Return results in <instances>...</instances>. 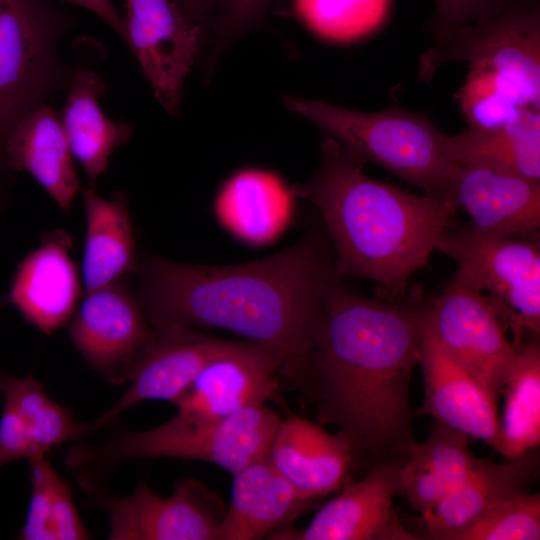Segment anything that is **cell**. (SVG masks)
I'll list each match as a JSON object with an SVG mask.
<instances>
[{
	"label": "cell",
	"instance_id": "cell-4",
	"mask_svg": "<svg viewBox=\"0 0 540 540\" xmlns=\"http://www.w3.org/2000/svg\"><path fill=\"white\" fill-rule=\"evenodd\" d=\"M281 418L266 404L221 420L195 423L175 415L145 431L115 428L96 445H74L66 465L82 489L100 494L116 466L129 461L180 458L217 465L234 475L267 459Z\"/></svg>",
	"mask_w": 540,
	"mask_h": 540
},
{
	"label": "cell",
	"instance_id": "cell-35",
	"mask_svg": "<svg viewBox=\"0 0 540 540\" xmlns=\"http://www.w3.org/2000/svg\"><path fill=\"white\" fill-rule=\"evenodd\" d=\"M40 455L23 419L8 402L3 401L0 417V467L15 460H30Z\"/></svg>",
	"mask_w": 540,
	"mask_h": 540
},
{
	"label": "cell",
	"instance_id": "cell-10",
	"mask_svg": "<svg viewBox=\"0 0 540 540\" xmlns=\"http://www.w3.org/2000/svg\"><path fill=\"white\" fill-rule=\"evenodd\" d=\"M85 294L66 326L69 339L109 384L128 383L155 329L123 279Z\"/></svg>",
	"mask_w": 540,
	"mask_h": 540
},
{
	"label": "cell",
	"instance_id": "cell-26",
	"mask_svg": "<svg viewBox=\"0 0 540 540\" xmlns=\"http://www.w3.org/2000/svg\"><path fill=\"white\" fill-rule=\"evenodd\" d=\"M106 84L93 70L78 68L67 89L61 123L74 158L91 185L107 171L115 148L131 135L127 123L114 122L102 111L98 99Z\"/></svg>",
	"mask_w": 540,
	"mask_h": 540
},
{
	"label": "cell",
	"instance_id": "cell-19",
	"mask_svg": "<svg viewBox=\"0 0 540 540\" xmlns=\"http://www.w3.org/2000/svg\"><path fill=\"white\" fill-rule=\"evenodd\" d=\"M357 456L342 432L298 416L282 419L268 461L303 497L315 500L343 486Z\"/></svg>",
	"mask_w": 540,
	"mask_h": 540
},
{
	"label": "cell",
	"instance_id": "cell-27",
	"mask_svg": "<svg viewBox=\"0 0 540 540\" xmlns=\"http://www.w3.org/2000/svg\"><path fill=\"white\" fill-rule=\"evenodd\" d=\"M291 211L289 191L275 175L247 170L222 189L217 212L236 235L250 242H267L286 225Z\"/></svg>",
	"mask_w": 540,
	"mask_h": 540
},
{
	"label": "cell",
	"instance_id": "cell-17",
	"mask_svg": "<svg viewBox=\"0 0 540 540\" xmlns=\"http://www.w3.org/2000/svg\"><path fill=\"white\" fill-rule=\"evenodd\" d=\"M64 230L46 234L18 264L7 301L42 334L66 327L81 297V279Z\"/></svg>",
	"mask_w": 540,
	"mask_h": 540
},
{
	"label": "cell",
	"instance_id": "cell-14",
	"mask_svg": "<svg viewBox=\"0 0 540 540\" xmlns=\"http://www.w3.org/2000/svg\"><path fill=\"white\" fill-rule=\"evenodd\" d=\"M400 464H377L322 506L303 530L281 529L272 539L411 540L393 508L399 494Z\"/></svg>",
	"mask_w": 540,
	"mask_h": 540
},
{
	"label": "cell",
	"instance_id": "cell-30",
	"mask_svg": "<svg viewBox=\"0 0 540 540\" xmlns=\"http://www.w3.org/2000/svg\"><path fill=\"white\" fill-rule=\"evenodd\" d=\"M0 392L27 425L41 455L67 442L82 441L90 435L88 424L71 410L53 400L31 371L16 377L0 371Z\"/></svg>",
	"mask_w": 540,
	"mask_h": 540
},
{
	"label": "cell",
	"instance_id": "cell-2",
	"mask_svg": "<svg viewBox=\"0 0 540 540\" xmlns=\"http://www.w3.org/2000/svg\"><path fill=\"white\" fill-rule=\"evenodd\" d=\"M337 272L323 240L308 232L264 259L206 266L143 255L136 296L154 329L220 328L288 355L311 351L323 296Z\"/></svg>",
	"mask_w": 540,
	"mask_h": 540
},
{
	"label": "cell",
	"instance_id": "cell-6",
	"mask_svg": "<svg viewBox=\"0 0 540 540\" xmlns=\"http://www.w3.org/2000/svg\"><path fill=\"white\" fill-rule=\"evenodd\" d=\"M75 26L46 0H0V143L49 95L69 88L77 69L58 46Z\"/></svg>",
	"mask_w": 540,
	"mask_h": 540
},
{
	"label": "cell",
	"instance_id": "cell-38",
	"mask_svg": "<svg viewBox=\"0 0 540 540\" xmlns=\"http://www.w3.org/2000/svg\"><path fill=\"white\" fill-rule=\"evenodd\" d=\"M174 2L192 23L202 28L212 13L215 0H174Z\"/></svg>",
	"mask_w": 540,
	"mask_h": 540
},
{
	"label": "cell",
	"instance_id": "cell-29",
	"mask_svg": "<svg viewBox=\"0 0 540 540\" xmlns=\"http://www.w3.org/2000/svg\"><path fill=\"white\" fill-rule=\"evenodd\" d=\"M29 461L31 497L21 540H87L92 537L73 501L72 489L47 455Z\"/></svg>",
	"mask_w": 540,
	"mask_h": 540
},
{
	"label": "cell",
	"instance_id": "cell-31",
	"mask_svg": "<svg viewBox=\"0 0 540 540\" xmlns=\"http://www.w3.org/2000/svg\"><path fill=\"white\" fill-rule=\"evenodd\" d=\"M295 7L319 37L350 42L369 36L384 25L391 0H295Z\"/></svg>",
	"mask_w": 540,
	"mask_h": 540
},
{
	"label": "cell",
	"instance_id": "cell-24",
	"mask_svg": "<svg viewBox=\"0 0 540 540\" xmlns=\"http://www.w3.org/2000/svg\"><path fill=\"white\" fill-rule=\"evenodd\" d=\"M533 467L531 452L503 464L482 459L464 484L421 514L428 536L452 540L500 502L526 493Z\"/></svg>",
	"mask_w": 540,
	"mask_h": 540
},
{
	"label": "cell",
	"instance_id": "cell-28",
	"mask_svg": "<svg viewBox=\"0 0 540 540\" xmlns=\"http://www.w3.org/2000/svg\"><path fill=\"white\" fill-rule=\"evenodd\" d=\"M517 356L502 393L496 451L507 460L534 450L540 442V348L534 339L517 348Z\"/></svg>",
	"mask_w": 540,
	"mask_h": 540
},
{
	"label": "cell",
	"instance_id": "cell-12",
	"mask_svg": "<svg viewBox=\"0 0 540 540\" xmlns=\"http://www.w3.org/2000/svg\"><path fill=\"white\" fill-rule=\"evenodd\" d=\"M290 359L255 342L235 344L210 361L174 403L177 416L195 423L221 420L277 400Z\"/></svg>",
	"mask_w": 540,
	"mask_h": 540
},
{
	"label": "cell",
	"instance_id": "cell-20",
	"mask_svg": "<svg viewBox=\"0 0 540 540\" xmlns=\"http://www.w3.org/2000/svg\"><path fill=\"white\" fill-rule=\"evenodd\" d=\"M73 158L61 119L45 102L0 143V173L28 172L65 212L82 190Z\"/></svg>",
	"mask_w": 540,
	"mask_h": 540
},
{
	"label": "cell",
	"instance_id": "cell-21",
	"mask_svg": "<svg viewBox=\"0 0 540 540\" xmlns=\"http://www.w3.org/2000/svg\"><path fill=\"white\" fill-rule=\"evenodd\" d=\"M231 495L218 540L270 537L278 528L311 509L315 503V500L298 493L275 470L268 458L235 473Z\"/></svg>",
	"mask_w": 540,
	"mask_h": 540
},
{
	"label": "cell",
	"instance_id": "cell-33",
	"mask_svg": "<svg viewBox=\"0 0 540 540\" xmlns=\"http://www.w3.org/2000/svg\"><path fill=\"white\" fill-rule=\"evenodd\" d=\"M539 539V493H522L500 502L452 538V540Z\"/></svg>",
	"mask_w": 540,
	"mask_h": 540
},
{
	"label": "cell",
	"instance_id": "cell-13",
	"mask_svg": "<svg viewBox=\"0 0 540 540\" xmlns=\"http://www.w3.org/2000/svg\"><path fill=\"white\" fill-rule=\"evenodd\" d=\"M125 43L155 97L170 114L179 111L184 82L200 45L202 28L174 0H124Z\"/></svg>",
	"mask_w": 540,
	"mask_h": 540
},
{
	"label": "cell",
	"instance_id": "cell-23",
	"mask_svg": "<svg viewBox=\"0 0 540 540\" xmlns=\"http://www.w3.org/2000/svg\"><path fill=\"white\" fill-rule=\"evenodd\" d=\"M80 193L86 224L81 273L89 292L136 273L140 258L126 195L117 191L106 199L92 186Z\"/></svg>",
	"mask_w": 540,
	"mask_h": 540
},
{
	"label": "cell",
	"instance_id": "cell-1",
	"mask_svg": "<svg viewBox=\"0 0 540 540\" xmlns=\"http://www.w3.org/2000/svg\"><path fill=\"white\" fill-rule=\"evenodd\" d=\"M423 306L367 298L336 272L311 351L286 374L356 454L404 453L412 437L410 380L420 357Z\"/></svg>",
	"mask_w": 540,
	"mask_h": 540
},
{
	"label": "cell",
	"instance_id": "cell-25",
	"mask_svg": "<svg viewBox=\"0 0 540 540\" xmlns=\"http://www.w3.org/2000/svg\"><path fill=\"white\" fill-rule=\"evenodd\" d=\"M446 151L459 165L540 180L539 110L525 107L499 127L470 126L458 134L447 135Z\"/></svg>",
	"mask_w": 540,
	"mask_h": 540
},
{
	"label": "cell",
	"instance_id": "cell-3",
	"mask_svg": "<svg viewBox=\"0 0 540 540\" xmlns=\"http://www.w3.org/2000/svg\"><path fill=\"white\" fill-rule=\"evenodd\" d=\"M364 164L327 137L318 172L296 194L319 211L337 271L371 279L381 299L400 301L411 276L453 226L456 207L372 179L364 174Z\"/></svg>",
	"mask_w": 540,
	"mask_h": 540
},
{
	"label": "cell",
	"instance_id": "cell-7",
	"mask_svg": "<svg viewBox=\"0 0 540 540\" xmlns=\"http://www.w3.org/2000/svg\"><path fill=\"white\" fill-rule=\"evenodd\" d=\"M457 270L488 298L517 348L540 334V251L536 240L491 236L451 226L438 240Z\"/></svg>",
	"mask_w": 540,
	"mask_h": 540
},
{
	"label": "cell",
	"instance_id": "cell-8",
	"mask_svg": "<svg viewBox=\"0 0 540 540\" xmlns=\"http://www.w3.org/2000/svg\"><path fill=\"white\" fill-rule=\"evenodd\" d=\"M451 61H465L470 67L501 73L539 109V5L527 0H513L496 18L459 28L440 49H428L423 53L418 76L429 80L440 66Z\"/></svg>",
	"mask_w": 540,
	"mask_h": 540
},
{
	"label": "cell",
	"instance_id": "cell-16",
	"mask_svg": "<svg viewBox=\"0 0 540 540\" xmlns=\"http://www.w3.org/2000/svg\"><path fill=\"white\" fill-rule=\"evenodd\" d=\"M423 306L419 365L424 399L419 415H427L470 438L497 447V399L455 361L434 337Z\"/></svg>",
	"mask_w": 540,
	"mask_h": 540
},
{
	"label": "cell",
	"instance_id": "cell-34",
	"mask_svg": "<svg viewBox=\"0 0 540 540\" xmlns=\"http://www.w3.org/2000/svg\"><path fill=\"white\" fill-rule=\"evenodd\" d=\"M432 22L435 43L429 48L440 49L461 27L479 24L499 16L513 0H434Z\"/></svg>",
	"mask_w": 540,
	"mask_h": 540
},
{
	"label": "cell",
	"instance_id": "cell-5",
	"mask_svg": "<svg viewBox=\"0 0 540 540\" xmlns=\"http://www.w3.org/2000/svg\"><path fill=\"white\" fill-rule=\"evenodd\" d=\"M285 105L362 162L380 165L427 196L448 200L457 164L447 154V134L425 115L398 107L361 112L296 97L286 98Z\"/></svg>",
	"mask_w": 540,
	"mask_h": 540
},
{
	"label": "cell",
	"instance_id": "cell-22",
	"mask_svg": "<svg viewBox=\"0 0 540 540\" xmlns=\"http://www.w3.org/2000/svg\"><path fill=\"white\" fill-rule=\"evenodd\" d=\"M470 437L434 421L429 437L414 440L404 451L408 460L401 465L399 494L423 514L464 484L482 459L468 447Z\"/></svg>",
	"mask_w": 540,
	"mask_h": 540
},
{
	"label": "cell",
	"instance_id": "cell-36",
	"mask_svg": "<svg viewBox=\"0 0 540 540\" xmlns=\"http://www.w3.org/2000/svg\"><path fill=\"white\" fill-rule=\"evenodd\" d=\"M270 0H224L217 20L215 50L218 53L239 33L252 26L262 15Z\"/></svg>",
	"mask_w": 540,
	"mask_h": 540
},
{
	"label": "cell",
	"instance_id": "cell-15",
	"mask_svg": "<svg viewBox=\"0 0 540 540\" xmlns=\"http://www.w3.org/2000/svg\"><path fill=\"white\" fill-rule=\"evenodd\" d=\"M235 342L206 335L200 330L155 329L126 392L98 418L87 423L90 434L108 426L139 402L160 400L175 403L203 368Z\"/></svg>",
	"mask_w": 540,
	"mask_h": 540
},
{
	"label": "cell",
	"instance_id": "cell-11",
	"mask_svg": "<svg viewBox=\"0 0 540 540\" xmlns=\"http://www.w3.org/2000/svg\"><path fill=\"white\" fill-rule=\"evenodd\" d=\"M109 523V540H218L223 500L193 478L179 481L168 497L142 479L126 497L98 494Z\"/></svg>",
	"mask_w": 540,
	"mask_h": 540
},
{
	"label": "cell",
	"instance_id": "cell-9",
	"mask_svg": "<svg viewBox=\"0 0 540 540\" xmlns=\"http://www.w3.org/2000/svg\"><path fill=\"white\" fill-rule=\"evenodd\" d=\"M424 312L443 349L498 400L517 351L485 294L457 270Z\"/></svg>",
	"mask_w": 540,
	"mask_h": 540
},
{
	"label": "cell",
	"instance_id": "cell-18",
	"mask_svg": "<svg viewBox=\"0 0 540 540\" xmlns=\"http://www.w3.org/2000/svg\"><path fill=\"white\" fill-rule=\"evenodd\" d=\"M448 200L479 233L538 241L540 180L457 164Z\"/></svg>",
	"mask_w": 540,
	"mask_h": 540
},
{
	"label": "cell",
	"instance_id": "cell-39",
	"mask_svg": "<svg viewBox=\"0 0 540 540\" xmlns=\"http://www.w3.org/2000/svg\"><path fill=\"white\" fill-rule=\"evenodd\" d=\"M4 173H0V212L2 211L3 207L6 204L7 196H6V190L4 187V183L2 180V175ZM7 297H3L0 295V309L7 303Z\"/></svg>",
	"mask_w": 540,
	"mask_h": 540
},
{
	"label": "cell",
	"instance_id": "cell-32",
	"mask_svg": "<svg viewBox=\"0 0 540 540\" xmlns=\"http://www.w3.org/2000/svg\"><path fill=\"white\" fill-rule=\"evenodd\" d=\"M458 101L470 126L479 128L499 127L520 109L535 108L514 82L495 70L482 67H470Z\"/></svg>",
	"mask_w": 540,
	"mask_h": 540
},
{
	"label": "cell",
	"instance_id": "cell-37",
	"mask_svg": "<svg viewBox=\"0 0 540 540\" xmlns=\"http://www.w3.org/2000/svg\"><path fill=\"white\" fill-rule=\"evenodd\" d=\"M61 3L72 4L95 14L107 24L125 42V26L123 15L116 8L112 0H54Z\"/></svg>",
	"mask_w": 540,
	"mask_h": 540
}]
</instances>
